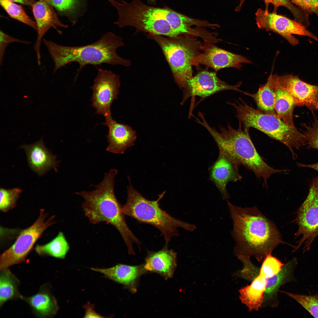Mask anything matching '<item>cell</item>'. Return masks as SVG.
<instances>
[{
    "mask_svg": "<svg viewBox=\"0 0 318 318\" xmlns=\"http://www.w3.org/2000/svg\"><path fill=\"white\" fill-rule=\"evenodd\" d=\"M226 201L233 222L234 253L242 263L251 261L252 256L260 262L280 244L294 247L282 240L275 224L256 207L243 208Z\"/></svg>",
    "mask_w": 318,
    "mask_h": 318,
    "instance_id": "1",
    "label": "cell"
},
{
    "mask_svg": "<svg viewBox=\"0 0 318 318\" xmlns=\"http://www.w3.org/2000/svg\"><path fill=\"white\" fill-rule=\"evenodd\" d=\"M117 173L116 169H111L105 173L103 179L95 186V190L82 191L75 194L84 199L82 207L90 223L96 224L105 222L113 226L122 236L129 254L134 255L133 244L139 246L140 242L127 226L123 212V206L115 195L114 178Z\"/></svg>",
    "mask_w": 318,
    "mask_h": 318,
    "instance_id": "2",
    "label": "cell"
},
{
    "mask_svg": "<svg viewBox=\"0 0 318 318\" xmlns=\"http://www.w3.org/2000/svg\"><path fill=\"white\" fill-rule=\"evenodd\" d=\"M43 41L53 61L54 74L61 67L74 62L79 64L78 71L87 64L105 63L127 67L131 64L129 60L117 54V49L124 44L120 37L111 32L103 35L98 41L82 46H63L45 39Z\"/></svg>",
    "mask_w": 318,
    "mask_h": 318,
    "instance_id": "3",
    "label": "cell"
},
{
    "mask_svg": "<svg viewBox=\"0 0 318 318\" xmlns=\"http://www.w3.org/2000/svg\"><path fill=\"white\" fill-rule=\"evenodd\" d=\"M200 124L210 133L219 149L225 152L239 166L243 165L251 170L257 178L262 179L264 186H267V180L272 175L285 171L274 169L264 161L251 139L249 129L243 130L241 122L237 129L228 124L226 127H221L219 131L211 127L204 118Z\"/></svg>",
    "mask_w": 318,
    "mask_h": 318,
    "instance_id": "4",
    "label": "cell"
},
{
    "mask_svg": "<svg viewBox=\"0 0 318 318\" xmlns=\"http://www.w3.org/2000/svg\"><path fill=\"white\" fill-rule=\"evenodd\" d=\"M227 103L235 109L236 117L244 128H256L280 142L289 149L294 159L297 156L294 149L299 150L306 146L303 133L296 127L289 125L276 115L256 110L241 98L235 102H228Z\"/></svg>",
    "mask_w": 318,
    "mask_h": 318,
    "instance_id": "5",
    "label": "cell"
},
{
    "mask_svg": "<svg viewBox=\"0 0 318 318\" xmlns=\"http://www.w3.org/2000/svg\"><path fill=\"white\" fill-rule=\"evenodd\" d=\"M165 193L160 194L156 200L150 201L143 197L130 183L127 188V201L123 206L122 210L125 215L158 229L164 237L166 244H168L172 237L179 236L178 228L191 232L196 227L193 224L174 218L161 208L159 202Z\"/></svg>",
    "mask_w": 318,
    "mask_h": 318,
    "instance_id": "6",
    "label": "cell"
},
{
    "mask_svg": "<svg viewBox=\"0 0 318 318\" xmlns=\"http://www.w3.org/2000/svg\"><path fill=\"white\" fill-rule=\"evenodd\" d=\"M108 1L117 11L118 19L114 24L119 27L130 26L137 32L170 37L178 36L165 19L162 8L147 5L140 0Z\"/></svg>",
    "mask_w": 318,
    "mask_h": 318,
    "instance_id": "7",
    "label": "cell"
},
{
    "mask_svg": "<svg viewBox=\"0 0 318 318\" xmlns=\"http://www.w3.org/2000/svg\"><path fill=\"white\" fill-rule=\"evenodd\" d=\"M148 37L159 46L172 71L175 81L183 89L193 77L191 60L200 54L202 43L196 37L188 34L170 37L148 34Z\"/></svg>",
    "mask_w": 318,
    "mask_h": 318,
    "instance_id": "8",
    "label": "cell"
},
{
    "mask_svg": "<svg viewBox=\"0 0 318 318\" xmlns=\"http://www.w3.org/2000/svg\"><path fill=\"white\" fill-rule=\"evenodd\" d=\"M39 211V216L34 223L21 231L14 243L1 255L0 270L25 261L35 242L43 233L56 223L54 221V215L45 221L48 214L44 212L43 209Z\"/></svg>",
    "mask_w": 318,
    "mask_h": 318,
    "instance_id": "9",
    "label": "cell"
},
{
    "mask_svg": "<svg viewBox=\"0 0 318 318\" xmlns=\"http://www.w3.org/2000/svg\"><path fill=\"white\" fill-rule=\"evenodd\" d=\"M293 221L298 226L295 238L301 237L294 251L302 245L304 252L308 251L318 236V176L313 179L308 195L298 209Z\"/></svg>",
    "mask_w": 318,
    "mask_h": 318,
    "instance_id": "10",
    "label": "cell"
},
{
    "mask_svg": "<svg viewBox=\"0 0 318 318\" xmlns=\"http://www.w3.org/2000/svg\"><path fill=\"white\" fill-rule=\"evenodd\" d=\"M255 15L256 24L259 29L279 34L292 45H295L299 43L298 40L293 34L308 37L318 41L317 37L301 23L278 14L276 11L270 12L259 8Z\"/></svg>",
    "mask_w": 318,
    "mask_h": 318,
    "instance_id": "11",
    "label": "cell"
},
{
    "mask_svg": "<svg viewBox=\"0 0 318 318\" xmlns=\"http://www.w3.org/2000/svg\"><path fill=\"white\" fill-rule=\"evenodd\" d=\"M93 85L92 105L96 113L105 117L111 115L110 107L117 98L120 85L119 76L110 70L97 68Z\"/></svg>",
    "mask_w": 318,
    "mask_h": 318,
    "instance_id": "12",
    "label": "cell"
},
{
    "mask_svg": "<svg viewBox=\"0 0 318 318\" xmlns=\"http://www.w3.org/2000/svg\"><path fill=\"white\" fill-rule=\"evenodd\" d=\"M238 82L231 85L221 80L217 77L216 72L204 70L199 72L187 82L183 89V94L181 105L189 98L198 96L204 99L213 94L226 90H232L241 92L239 88L241 85Z\"/></svg>",
    "mask_w": 318,
    "mask_h": 318,
    "instance_id": "13",
    "label": "cell"
},
{
    "mask_svg": "<svg viewBox=\"0 0 318 318\" xmlns=\"http://www.w3.org/2000/svg\"><path fill=\"white\" fill-rule=\"evenodd\" d=\"M201 48L203 52L191 60L192 65H203L207 69L211 68L216 72L226 68L239 69L242 63H252L246 57L219 48L212 43L204 42Z\"/></svg>",
    "mask_w": 318,
    "mask_h": 318,
    "instance_id": "14",
    "label": "cell"
},
{
    "mask_svg": "<svg viewBox=\"0 0 318 318\" xmlns=\"http://www.w3.org/2000/svg\"><path fill=\"white\" fill-rule=\"evenodd\" d=\"M31 6L37 26V37L33 48L36 53L37 64L39 66L41 64V43L44 35L52 27L61 34L62 32L58 27L67 28L68 26L59 20L54 8L48 0L34 1Z\"/></svg>",
    "mask_w": 318,
    "mask_h": 318,
    "instance_id": "15",
    "label": "cell"
},
{
    "mask_svg": "<svg viewBox=\"0 0 318 318\" xmlns=\"http://www.w3.org/2000/svg\"><path fill=\"white\" fill-rule=\"evenodd\" d=\"M278 82L292 96L297 106L318 110V86L307 83L297 75H276Z\"/></svg>",
    "mask_w": 318,
    "mask_h": 318,
    "instance_id": "16",
    "label": "cell"
},
{
    "mask_svg": "<svg viewBox=\"0 0 318 318\" xmlns=\"http://www.w3.org/2000/svg\"><path fill=\"white\" fill-rule=\"evenodd\" d=\"M219 152L217 160L209 168V179L215 184L222 198L227 200L230 198L226 188L228 183L240 180L242 176L238 172L239 166L224 151L219 149Z\"/></svg>",
    "mask_w": 318,
    "mask_h": 318,
    "instance_id": "17",
    "label": "cell"
},
{
    "mask_svg": "<svg viewBox=\"0 0 318 318\" xmlns=\"http://www.w3.org/2000/svg\"><path fill=\"white\" fill-rule=\"evenodd\" d=\"M103 124L108 127L109 131L106 136L108 152L123 154L126 149L134 144L137 136L135 132L127 125L119 123L112 119L111 115L105 117Z\"/></svg>",
    "mask_w": 318,
    "mask_h": 318,
    "instance_id": "18",
    "label": "cell"
},
{
    "mask_svg": "<svg viewBox=\"0 0 318 318\" xmlns=\"http://www.w3.org/2000/svg\"><path fill=\"white\" fill-rule=\"evenodd\" d=\"M20 148L26 153L30 168L39 176L52 169L57 171L58 163L56 156L45 146L42 138L30 145L23 144Z\"/></svg>",
    "mask_w": 318,
    "mask_h": 318,
    "instance_id": "19",
    "label": "cell"
},
{
    "mask_svg": "<svg viewBox=\"0 0 318 318\" xmlns=\"http://www.w3.org/2000/svg\"><path fill=\"white\" fill-rule=\"evenodd\" d=\"M168 244L157 252H149L145 259V270L160 274L165 279L171 278L177 266V253Z\"/></svg>",
    "mask_w": 318,
    "mask_h": 318,
    "instance_id": "20",
    "label": "cell"
},
{
    "mask_svg": "<svg viewBox=\"0 0 318 318\" xmlns=\"http://www.w3.org/2000/svg\"><path fill=\"white\" fill-rule=\"evenodd\" d=\"M296 260L293 259L284 264L278 273L267 279V283L261 307L275 308L278 307L279 302L278 292L282 286L292 280Z\"/></svg>",
    "mask_w": 318,
    "mask_h": 318,
    "instance_id": "21",
    "label": "cell"
},
{
    "mask_svg": "<svg viewBox=\"0 0 318 318\" xmlns=\"http://www.w3.org/2000/svg\"><path fill=\"white\" fill-rule=\"evenodd\" d=\"M50 290L49 285L45 284L42 286L35 294L28 297L22 295L21 299L29 304L37 317H52L57 313L59 307Z\"/></svg>",
    "mask_w": 318,
    "mask_h": 318,
    "instance_id": "22",
    "label": "cell"
},
{
    "mask_svg": "<svg viewBox=\"0 0 318 318\" xmlns=\"http://www.w3.org/2000/svg\"><path fill=\"white\" fill-rule=\"evenodd\" d=\"M91 269L103 274L106 278L125 285L133 291L139 278L146 271L144 265L130 266L119 264L108 268Z\"/></svg>",
    "mask_w": 318,
    "mask_h": 318,
    "instance_id": "23",
    "label": "cell"
},
{
    "mask_svg": "<svg viewBox=\"0 0 318 318\" xmlns=\"http://www.w3.org/2000/svg\"><path fill=\"white\" fill-rule=\"evenodd\" d=\"M267 279L260 274L251 284L240 289L239 298L251 312L258 311L263 303L264 293L267 283Z\"/></svg>",
    "mask_w": 318,
    "mask_h": 318,
    "instance_id": "24",
    "label": "cell"
},
{
    "mask_svg": "<svg viewBox=\"0 0 318 318\" xmlns=\"http://www.w3.org/2000/svg\"><path fill=\"white\" fill-rule=\"evenodd\" d=\"M255 101L258 110L266 113L276 115L275 110L276 82L274 74H271L266 82L261 85L254 94L245 92Z\"/></svg>",
    "mask_w": 318,
    "mask_h": 318,
    "instance_id": "25",
    "label": "cell"
},
{
    "mask_svg": "<svg viewBox=\"0 0 318 318\" xmlns=\"http://www.w3.org/2000/svg\"><path fill=\"white\" fill-rule=\"evenodd\" d=\"M274 75L276 82L275 110L276 115L289 125L295 128L293 114L297 105L291 95L279 84L276 75Z\"/></svg>",
    "mask_w": 318,
    "mask_h": 318,
    "instance_id": "26",
    "label": "cell"
},
{
    "mask_svg": "<svg viewBox=\"0 0 318 318\" xmlns=\"http://www.w3.org/2000/svg\"><path fill=\"white\" fill-rule=\"evenodd\" d=\"M19 281L8 268L1 270L0 275V306L6 302L19 298L22 295L18 290Z\"/></svg>",
    "mask_w": 318,
    "mask_h": 318,
    "instance_id": "27",
    "label": "cell"
},
{
    "mask_svg": "<svg viewBox=\"0 0 318 318\" xmlns=\"http://www.w3.org/2000/svg\"><path fill=\"white\" fill-rule=\"evenodd\" d=\"M69 249V246L63 233L59 232L57 236L49 243L37 245L36 252L41 256H49L64 259Z\"/></svg>",
    "mask_w": 318,
    "mask_h": 318,
    "instance_id": "28",
    "label": "cell"
},
{
    "mask_svg": "<svg viewBox=\"0 0 318 318\" xmlns=\"http://www.w3.org/2000/svg\"><path fill=\"white\" fill-rule=\"evenodd\" d=\"M0 4L11 18L29 26L37 31L36 22L27 15L21 5L9 0H0Z\"/></svg>",
    "mask_w": 318,
    "mask_h": 318,
    "instance_id": "29",
    "label": "cell"
},
{
    "mask_svg": "<svg viewBox=\"0 0 318 318\" xmlns=\"http://www.w3.org/2000/svg\"><path fill=\"white\" fill-rule=\"evenodd\" d=\"M265 4L266 11H269V5L272 4L274 7V11H276L280 6L286 7L292 14L294 19L301 23L305 26L309 24V15L299 7L295 6L289 0H264Z\"/></svg>",
    "mask_w": 318,
    "mask_h": 318,
    "instance_id": "30",
    "label": "cell"
},
{
    "mask_svg": "<svg viewBox=\"0 0 318 318\" xmlns=\"http://www.w3.org/2000/svg\"><path fill=\"white\" fill-rule=\"evenodd\" d=\"M297 301L315 318H318V294L309 296L294 294L279 290Z\"/></svg>",
    "mask_w": 318,
    "mask_h": 318,
    "instance_id": "31",
    "label": "cell"
},
{
    "mask_svg": "<svg viewBox=\"0 0 318 318\" xmlns=\"http://www.w3.org/2000/svg\"><path fill=\"white\" fill-rule=\"evenodd\" d=\"M311 111L314 120L311 124H302V126L304 128L302 132L304 135L307 148L318 150V116L315 115L314 111Z\"/></svg>",
    "mask_w": 318,
    "mask_h": 318,
    "instance_id": "32",
    "label": "cell"
},
{
    "mask_svg": "<svg viewBox=\"0 0 318 318\" xmlns=\"http://www.w3.org/2000/svg\"><path fill=\"white\" fill-rule=\"evenodd\" d=\"M22 190L19 188L0 189V209L6 212L16 205V201Z\"/></svg>",
    "mask_w": 318,
    "mask_h": 318,
    "instance_id": "33",
    "label": "cell"
},
{
    "mask_svg": "<svg viewBox=\"0 0 318 318\" xmlns=\"http://www.w3.org/2000/svg\"><path fill=\"white\" fill-rule=\"evenodd\" d=\"M60 14L70 17L75 14L81 5L80 0H48Z\"/></svg>",
    "mask_w": 318,
    "mask_h": 318,
    "instance_id": "34",
    "label": "cell"
},
{
    "mask_svg": "<svg viewBox=\"0 0 318 318\" xmlns=\"http://www.w3.org/2000/svg\"><path fill=\"white\" fill-rule=\"evenodd\" d=\"M284 264L271 254L269 255L264 259L259 274L267 279L270 278L278 273Z\"/></svg>",
    "mask_w": 318,
    "mask_h": 318,
    "instance_id": "35",
    "label": "cell"
},
{
    "mask_svg": "<svg viewBox=\"0 0 318 318\" xmlns=\"http://www.w3.org/2000/svg\"><path fill=\"white\" fill-rule=\"evenodd\" d=\"M243 264L242 269L236 272L234 276L251 282L259 275L260 268L251 261Z\"/></svg>",
    "mask_w": 318,
    "mask_h": 318,
    "instance_id": "36",
    "label": "cell"
},
{
    "mask_svg": "<svg viewBox=\"0 0 318 318\" xmlns=\"http://www.w3.org/2000/svg\"><path fill=\"white\" fill-rule=\"evenodd\" d=\"M19 43L24 44L31 43L30 42L21 40L11 36L0 31V65L1 66L3 61L4 55L6 48L10 44L12 43Z\"/></svg>",
    "mask_w": 318,
    "mask_h": 318,
    "instance_id": "37",
    "label": "cell"
},
{
    "mask_svg": "<svg viewBox=\"0 0 318 318\" xmlns=\"http://www.w3.org/2000/svg\"><path fill=\"white\" fill-rule=\"evenodd\" d=\"M289 0L309 15L313 14L318 17V0Z\"/></svg>",
    "mask_w": 318,
    "mask_h": 318,
    "instance_id": "38",
    "label": "cell"
},
{
    "mask_svg": "<svg viewBox=\"0 0 318 318\" xmlns=\"http://www.w3.org/2000/svg\"><path fill=\"white\" fill-rule=\"evenodd\" d=\"M85 309V318H103L104 317L96 312L94 309L93 304L88 303L83 306Z\"/></svg>",
    "mask_w": 318,
    "mask_h": 318,
    "instance_id": "39",
    "label": "cell"
},
{
    "mask_svg": "<svg viewBox=\"0 0 318 318\" xmlns=\"http://www.w3.org/2000/svg\"><path fill=\"white\" fill-rule=\"evenodd\" d=\"M14 2H17L27 6H31L34 2V0H9Z\"/></svg>",
    "mask_w": 318,
    "mask_h": 318,
    "instance_id": "40",
    "label": "cell"
},
{
    "mask_svg": "<svg viewBox=\"0 0 318 318\" xmlns=\"http://www.w3.org/2000/svg\"><path fill=\"white\" fill-rule=\"evenodd\" d=\"M148 1L151 3H155V0H148Z\"/></svg>",
    "mask_w": 318,
    "mask_h": 318,
    "instance_id": "41",
    "label": "cell"
}]
</instances>
